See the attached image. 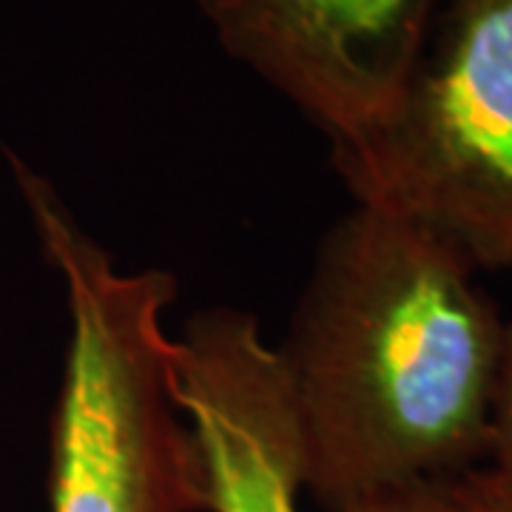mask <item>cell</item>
<instances>
[{
	"label": "cell",
	"mask_w": 512,
	"mask_h": 512,
	"mask_svg": "<svg viewBox=\"0 0 512 512\" xmlns=\"http://www.w3.org/2000/svg\"><path fill=\"white\" fill-rule=\"evenodd\" d=\"M476 268L382 208L330 228L276 348L328 512L487 464L504 319Z\"/></svg>",
	"instance_id": "1"
},
{
	"label": "cell",
	"mask_w": 512,
	"mask_h": 512,
	"mask_svg": "<svg viewBox=\"0 0 512 512\" xmlns=\"http://www.w3.org/2000/svg\"><path fill=\"white\" fill-rule=\"evenodd\" d=\"M18 180L72 319L52 416V512H208L202 453L171 396L174 276L117 268L52 185L23 165Z\"/></svg>",
	"instance_id": "2"
},
{
	"label": "cell",
	"mask_w": 512,
	"mask_h": 512,
	"mask_svg": "<svg viewBox=\"0 0 512 512\" xmlns=\"http://www.w3.org/2000/svg\"><path fill=\"white\" fill-rule=\"evenodd\" d=\"M330 151L356 205L512 268V0H444L393 103Z\"/></svg>",
	"instance_id": "3"
},
{
	"label": "cell",
	"mask_w": 512,
	"mask_h": 512,
	"mask_svg": "<svg viewBox=\"0 0 512 512\" xmlns=\"http://www.w3.org/2000/svg\"><path fill=\"white\" fill-rule=\"evenodd\" d=\"M220 46L328 140L373 123L444 0H197Z\"/></svg>",
	"instance_id": "4"
},
{
	"label": "cell",
	"mask_w": 512,
	"mask_h": 512,
	"mask_svg": "<svg viewBox=\"0 0 512 512\" xmlns=\"http://www.w3.org/2000/svg\"><path fill=\"white\" fill-rule=\"evenodd\" d=\"M171 396L208 476V512H299L305 456L274 345L251 313H197L171 356Z\"/></svg>",
	"instance_id": "5"
},
{
	"label": "cell",
	"mask_w": 512,
	"mask_h": 512,
	"mask_svg": "<svg viewBox=\"0 0 512 512\" xmlns=\"http://www.w3.org/2000/svg\"><path fill=\"white\" fill-rule=\"evenodd\" d=\"M447 498L453 512H512V476L481 464L450 478Z\"/></svg>",
	"instance_id": "6"
},
{
	"label": "cell",
	"mask_w": 512,
	"mask_h": 512,
	"mask_svg": "<svg viewBox=\"0 0 512 512\" xmlns=\"http://www.w3.org/2000/svg\"><path fill=\"white\" fill-rule=\"evenodd\" d=\"M487 464L512 476V319L501 330L498 379H495L493 427H490V456Z\"/></svg>",
	"instance_id": "7"
},
{
	"label": "cell",
	"mask_w": 512,
	"mask_h": 512,
	"mask_svg": "<svg viewBox=\"0 0 512 512\" xmlns=\"http://www.w3.org/2000/svg\"><path fill=\"white\" fill-rule=\"evenodd\" d=\"M345 512H453L447 498V481L441 484H416L393 493L376 495L353 504Z\"/></svg>",
	"instance_id": "8"
}]
</instances>
